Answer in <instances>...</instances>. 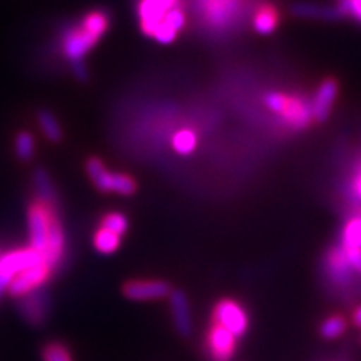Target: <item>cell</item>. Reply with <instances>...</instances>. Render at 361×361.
Wrapping results in <instances>:
<instances>
[{"label":"cell","instance_id":"cell-23","mask_svg":"<svg viewBox=\"0 0 361 361\" xmlns=\"http://www.w3.org/2000/svg\"><path fill=\"white\" fill-rule=\"evenodd\" d=\"M121 246V236L107 231V229L99 228L96 234H94V247L101 252V255H112L119 250Z\"/></svg>","mask_w":361,"mask_h":361},{"label":"cell","instance_id":"cell-14","mask_svg":"<svg viewBox=\"0 0 361 361\" xmlns=\"http://www.w3.org/2000/svg\"><path fill=\"white\" fill-rule=\"evenodd\" d=\"M281 119L293 129H305L313 119L311 104L300 96H288L283 111L279 112Z\"/></svg>","mask_w":361,"mask_h":361},{"label":"cell","instance_id":"cell-3","mask_svg":"<svg viewBox=\"0 0 361 361\" xmlns=\"http://www.w3.org/2000/svg\"><path fill=\"white\" fill-rule=\"evenodd\" d=\"M90 180L99 191L116 192L121 196H130L135 191V180L124 173H112L97 157H90L85 164Z\"/></svg>","mask_w":361,"mask_h":361},{"label":"cell","instance_id":"cell-15","mask_svg":"<svg viewBox=\"0 0 361 361\" xmlns=\"http://www.w3.org/2000/svg\"><path fill=\"white\" fill-rule=\"evenodd\" d=\"M42 258L51 268L56 271L59 266L64 263L66 258V233L62 228L61 219L56 218L52 223L51 234H49L47 245L42 251Z\"/></svg>","mask_w":361,"mask_h":361},{"label":"cell","instance_id":"cell-32","mask_svg":"<svg viewBox=\"0 0 361 361\" xmlns=\"http://www.w3.org/2000/svg\"><path fill=\"white\" fill-rule=\"evenodd\" d=\"M351 192H353V196L361 202V169L355 174L353 180H351Z\"/></svg>","mask_w":361,"mask_h":361},{"label":"cell","instance_id":"cell-20","mask_svg":"<svg viewBox=\"0 0 361 361\" xmlns=\"http://www.w3.org/2000/svg\"><path fill=\"white\" fill-rule=\"evenodd\" d=\"M293 13L300 17H310V19H336V17H340L338 8L319 7L314 4H296L293 7Z\"/></svg>","mask_w":361,"mask_h":361},{"label":"cell","instance_id":"cell-2","mask_svg":"<svg viewBox=\"0 0 361 361\" xmlns=\"http://www.w3.org/2000/svg\"><path fill=\"white\" fill-rule=\"evenodd\" d=\"M42 255L34 247H17L4 255H0V298L8 290L12 279L20 274L22 271L34 268L39 263H42Z\"/></svg>","mask_w":361,"mask_h":361},{"label":"cell","instance_id":"cell-7","mask_svg":"<svg viewBox=\"0 0 361 361\" xmlns=\"http://www.w3.org/2000/svg\"><path fill=\"white\" fill-rule=\"evenodd\" d=\"M52 273H54V269L51 268V266L45 263V261H42V263L34 266V268L25 269V271H22L20 274H17V276L12 279L11 286H8L7 291L11 293V296L19 300V298H22V296L30 295V293L44 288L45 283L51 279Z\"/></svg>","mask_w":361,"mask_h":361},{"label":"cell","instance_id":"cell-26","mask_svg":"<svg viewBox=\"0 0 361 361\" xmlns=\"http://www.w3.org/2000/svg\"><path fill=\"white\" fill-rule=\"evenodd\" d=\"M35 152V141L30 133H19L16 137V154L22 161L32 159Z\"/></svg>","mask_w":361,"mask_h":361},{"label":"cell","instance_id":"cell-29","mask_svg":"<svg viewBox=\"0 0 361 361\" xmlns=\"http://www.w3.org/2000/svg\"><path fill=\"white\" fill-rule=\"evenodd\" d=\"M286 94L283 92H276V90H273V92H268L264 96V104L268 106V109L271 112H274V114L279 116V112L283 111L284 104H286Z\"/></svg>","mask_w":361,"mask_h":361},{"label":"cell","instance_id":"cell-4","mask_svg":"<svg viewBox=\"0 0 361 361\" xmlns=\"http://www.w3.org/2000/svg\"><path fill=\"white\" fill-rule=\"evenodd\" d=\"M56 218L57 213L56 209H54V206L45 204V202H40L37 200L29 206V211H27V224H29L30 241L29 246L37 250L40 255H42L45 245H47L52 223Z\"/></svg>","mask_w":361,"mask_h":361},{"label":"cell","instance_id":"cell-12","mask_svg":"<svg viewBox=\"0 0 361 361\" xmlns=\"http://www.w3.org/2000/svg\"><path fill=\"white\" fill-rule=\"evenodd\" d=\"M169 306H171V316H173L174 328L178 329L179 335L189 336L192 333V314L191 306H189L188 296L184 291L174 290L171 291Z\"/></svg>","mask_w":361,"mask_h":361},{"label":"cell","instance_id":"cell-1","mask_svg":"<svg viewBox=\"0 0 361 361\" xmlns=\"http://www.w3.org/2000/svg\"><path fill=\"white\" fill-rule=\"evenodd\" d=\"M107 29H109V13L104 11H92L85 13L78 25L69 27L62 34V56L71 64L84 62V57L106 35Z\"/></svg>","mask_w":361,"mask_h":361},{"label":"cell","instance_id":"cell-31","mask_svg":"<svg viewBox=\"0 0 361 361\" xmlns=\"http://www.w3.org/2000/svg\"><path fill=\"white\" fill-rule=\"evenodd\" d=\"M72 72H74V75L79 80H87L89 78L87 67L84 66V62H75V64H72Z\"/></svg>","mask_w":361,"mask_h":361},{"label":"cell","instance_id":"cell-25","mask_svg":"<svg viewBox=\"0 0 361 361\" xmlns=\"http://www.w3.org/2000/svg\"><path fill=\"white\" fill-rule=\"evenodd\" d=\"M99 228L107 229V231L114 233L117 236L123 238L124 234L128 233L129 221L123 213H109L101 219V226H99Z\"/></svg>","mask_w":361,"mask_h":361},{"label":"cell","instance_id":"cell-13","mask_svg":"<svg viewBox=\"0 0 361 361\" xmlns=\"http://www.w3.org/2000/svg\"><path fill=\"white\" fill-rule=\"evenodd\" d=\"M338 96V84L336 80L326 79L324 82L316 89L313 101H311V114L313 119L318 123L326 121L333 111V104Z\"/></svg>","mask_w":361,"mask_h":361},{"label":"cell","instance_id":"cell-8","mask_svg":"<svg viewBox=\"0 0 361 361\" xmlns=\"http://www.w3.org/2000/svg\"><path fill=\"white\" fill-rule=\"evenodd\" d=\"M239 0H200V11L204 20L216 29H226L239 17Z\"/></svg>","mask_w":361,"mask_h":361},{"label":"cell","instance_id":"cell-30","mask_svg":"<svg viewBox=\"0 0 361 361\" xmlns=\"http://www.w3.org/2000/svg\"><path fill=\"white\" fill-rule=\"evenodd\" d=\"M346 252H348V259L351 263V268H353L355 273L361 274V251H346Z\"/></svg>","mask_w":361,"mask_h":361},{"label":"cell","instance_id":"cell-10","mask_svg":"<svg viewBox=\"0 0 361 361\" xmlns=\"http://www.w3.org/2000/svg\"><path fill=\"white\" fill-rule=\"evenodd\" d=\"M171 286L162 279H134L124 284L123 293L130 301H157L171 295Z\"/></svg>","mask_w":361,"mask_h":361},{"label":"cell","instance_id":"cell-5","mask_svg":"<svg viewBox=\"0 0 361 361\" xmlns=\"http://www.w3.org/2000/svg\"><path fill=\"white\" fill-rule=\"evenodd\" d=\"M213 319L216 324L228 329L236 338H241L250 328V316L243 308V305H239L234 300H221L214 306Z\"/></svg>","mask_w":361,"mask_h":361},{"label":"cell","instance_id":"cell-21","mask_svg":"<svg viewBox=\"0 0 361 361\" xmlns=\"http://www.w3.org/2000/svg\"><path fill=\"white\" fill-rule=\"evenodd\" d=\"M37 121H39V126L40 129H42V133L45 137L49 139L51 142H59L62 139V128L61 124H59L57 117L52 114V112L49 111H40L37 114Z\"/></svg>","mask_w":361,"mask_h":361},{"label":"cell","instance_id":"cell-24","mask_svg":"<svg viewBox=\"0 0 361 361\" xmlns=\"http://www.w3.org/2000/svg\"><path fill=\"white\" fill-rule=\"evenodd\" d=\"M197 146V135L191 129H180L173 135V147L180 156H188Z\"/></svg>","mask_w":361,"mask_h":361},{"label":"cell","instance_id":"cell-33","mask_svg":"<svg viewBox=\"0 0 361 361\" xmlns=\"http://www.w3.org/2000/svg\"><path fill=\"white\" fill-rule=\"evenodd\" d=\"M353 323L355 326L361 328V306H358V308L353 311Z\"/></svg>","mask_w":361,"mask_h":361},{"label":"cell","instance_id":"cell-22","mask_svg":"<svg viewBox=\"0 0 361 361\" xmlns=\"http://www.w3.org/2000/svg\"><path fill=\"white\" fill-rule=\"evenodd\" d=\"M346 326H348V323H346V319L343 318L341 314H333V316H328V318L322 323V326H319V333H322L324 340L333 341L345 335Z\"/></svg>","mask_w":361,"mask_h":361},{"label":"cell","instance_id":"cell-6","mask_svg":"<svg viewBox=\"0 0 361 361\" xmlns=\"http://www.w3.org/2000/svg\"><path fill=\"white\" fill-rule=\"evenodd\" d=\"M180 6V0H139L137 17L141 30L147 37H152L156 29L164 22L171 11Z\"/></svg>","mask_w":361,"mask_h":361},{"label":"cell","instance_id":"cell-19","mask_svg":"<svg viewBox=\"0 0 361 361\" xmlns=\"http://www.w3.org/2000/svg\"><path fill=\"white\" fill-rule=\"evenodd\" d=\"M34 186L37 192V201L45 202V204L54 206L56 202V191H54V184L49 174L44 169H37L34 174Z\"/></svg>","mask_w":361,"mask_h":361},{"label":"cell","instance_id":"cell-9","mask_svg":"<svg viewBox=\"0 0 361 361\" xmlns=\"http://www.w3.org/2000/svg\"><path fill=\"white\" fill-rule=\"evenodd\" d=\"M17 308L22 318L32 326H40L47 319L49 311H51V296L45 291V288L30 293L17 300Z\"/></svg>","mask_w":361,"mask_h":361},{"label":"cell","instance_id":"cell-17","mask_svg":"<svg viewBox=\"0 0 361 361\" xmlns=\"http://www.w3.org/2000/svg\"><path fill=\"white\" fill-rule=\"evenodd\" d=\"M341 247L346 251H361V209L351 214L343 226Z\"/></svg>","mask_w":361,"mask_h":361},{"label":"cell","instance_id":"cell-28","mask_svg":"<svg viewBox=\"0 0 361 361\" xmlns=\"http://www.w3.org/2000/svg\"><path fill=\"white\" fill-rule=\"evenodd\" d=\"M338 12L340 16H350L361 22V0H340Z\"/></svg>","mask_w":361,"mask_h":361},{"label":"cell","instance_id":"cell-11","mask_svg":"<svg viewBox=\"0 0 361 361\" xmlns=\"http://www.w3.org/2000/svg\"><path fill=\"white\" fill-rule=\"evenodd\" d=\"M238 338L219 324H213L207 331L206 346L213 361H231L236 353Z\"/></svg>","mask_w":361,"mask_h":361},{"label":"cell","instance_id":"cell-18","mask_svg":"<svg viewBox=\"0 0 361 361\" xmlns=\"http://www.w3.org/2000/svg\"><path fill=\"white\" fill-rule=\"evenodd\" d=\"M279 24V12L276 7L269 6V4H264L261 6L258 11L255 12V17H252V25H255V30L258 34L268 35L276 29Z\"/></svg>","mask_w":361,"mask_h":361},{"label":"cell","instance_id":"cell-27","mask_svg":"<svg viewBox=\"0 0 361 361\" xmlns=\"http://www.w3.org/2000/svg\"><path fill=\"white\" fill-rule=\"evenodd\" d=\"M42 360L44 361H72L71 351L62 343L52 341L47 343L42 350Z\"/></svg>","mask_w":361,"mask_h":361},{"label":"cell","instance_id":"cell-16","mask_svg":"<svg viewBox=\"0 0 361 361\" xmlns=\"http://www.w3.org/2000/svg\"><path fill=\"white\" fill-rule=\"evenodd\" d=\"M326 269L329 278L333 281L341 284H348L351 281V276H353V268H351V263L348 259V252H346L343 247H335V250L329 251L328 258H326Z\"/></svg>","mask_w":361,"mask_h":361}]
</instances>
